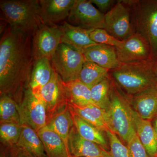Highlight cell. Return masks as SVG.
<instances>
[{"label":"cell","mask_w":157,"mask_h":157,"mask_svg":"<svg viewBox=\"0 0 157 157\" xmlns=\"http://www.w3.org/2000/svg\"><path fill=\"white\" fill-rule=\"evenodd\" d=\"M68 147L70 154L73 156L112 157L110 152L102 147L82 137L74 126L69 135Z\"/></svg>","instance_id":"15"},{"label":"cell","mask_w":157,"mask_h":157,"mask_svg":"<svg viewBox=\"0 0 157 157\" xmlns=\"http://www.w3.org/2000/svg\"><path fill=\"white\" fill-rule=\"evenodd\" d=\"M135 33L147 40L154 57L157 58V0L128 1Z\"/></svg>","instance_id":"4"},{"label":"cell","mask_w":157,"mask_h":157,"mask_svg":"<svg viewBox=\"0 0 157 157\" xmlns=\"http://www.w3.org/2000/svg\"><path fill=\"white\" fill-rule=\"evenodd\" d=\"M70 157H76L70 155Z\"/></svg>","instance_id":"38"},{"label":"cell","mask_w":157,"mask_h":157,"mask_svg":"<svg viewBox=\"0 0 157 157\" xmlns=\"http://www.w3.org/2000/svg\"><path fill=\"white\" fill-rule=\"evenodd\" d=\"M151 121L152 125L153 128L154 130L155 134L157 138V115Z\"/></svg>","instance_id":"36"},{"label":"cell","mask_w":157,"mask_h":157,"mask_svg":"<svg viewBox=\"0 0 157 157\" xmlns=\"http://www.w3.org/2000/svg\"><path fill=\"white\" fill-rule=\"evenodd\" d=\"M156 75L157 79V58L156 59Z\"/></svg>","instance_id":"37"},{"label":"cell","mask_w":157,"mask_h":157,"mask_svg":"<svg viewBox=\"0 0 157 157\" xmlns=\"http://www.w3.org/2000/svg\"><path fill=\"white\" fill-rule=\"evenodd\" d=\"M79 107L98 119V120L101 121L104 124L106 125L110 131L114 132L110 117L107 111L101 109L100 107L94 104Z\"/></svg>","instance_id":"33"},{"label":"cell","mask_w":157,"mask_h":157,"mask_svg":"<svg viewBox=\"0 0 157 157\" xmlns=\"http://www.w3.org/2000/svg\"><path fill=\"white\" fill-rule=\"evenodd\" d=\"M46 126L63 139L69 149L68 139L71 130L74 126V124L68 104L64 108L57 113L47 123Z\"/></svg>","instance_id":"22"},{"label":"cell","mask_w":157,"mask_h":157,"mask_svg":"<svg viewBox=\"0 0 157 157\" xmlns=\"http://www.w3.org/2000/svg\"><path fill=\"white\" fill-rule=\"evenodd\" d=\"M76 0H40V16L44 24L56 25L68 18Z\"/></svg>","instance_id":"13"},{"label":"cell","mask_w":157,"mask_h":157,"mask_svg":"<svg viewBox=\"0 0 157 157\" xmlns=\"http://www.w3.org/2000/svg\"><path fill=\"white\" fill-rule=\"evenodd\" d=\"M22 124L14 123H0V140L3 145L12 147L19 140Z\"/></svg>","instance_id":"28"},{"label":"cell","mask_w":157,"mask_h":157,"mask_svg":"<svg viewBox=\"0 0 157 157\" xmlns=\"http://www.w3.org/2000/svg\"><path fill=\"white\" fill-rule=\"evenodd\" d=\"M127 144L130 157H150L136 131L129 137Z\"/></svg>","instance_id":"32"},{"label":"cell","mask_w":157,"mask_h":157,"mask_svg":"<svg viewBox=\"0 0 157 157\" xmlns=\"http://www.w3.org/2000/svg\"><path fill=\"white\" fill-rule=\"evenodd\" d=\"M14 123L21 124L19 105L13 98L7 95L0 98V123Z\"/></svg>","instance_id":"26"},{"label":"cell","mask_w":157,"mask_h":157,"mask_svg":"<svg viewBox=\"0 0 157 157\" xmlns=\"http://www.w3.org/2000/svg\"><path fill=\"white\" fill-rule=\"evenodd\" d=\"M155 157H157V155H156V156Z\"/></svg>","instance_id":"39"},{"label":"cell","mask_w":157,"mask_h":157,"mask_svg":"<svg viewBox=\"0 0 157 157\" xmlns=\"http://www.w3.org/2000/svg\"><path fill=\"white\" fill-rule=\"evenodd\" d=\"M70 109L74 126L79 135L85 140L97 143L107 150L108 144L103 132L88 123Z\"/></svg>","instance_id":"24"},{"label":"cell","mask_w":157,"mask_h":157,"mask_svg":"<svg viewBox=\"0 0 157 157\" xmlns=\"http://www.w3.org/2000/svg\"><path fill=\"white\" fill-rule=\"evenodd\" d=\"M61 32V42L82 53L86 48L98 45L91 40L90 34L94 29H87L70 24L64 21L59 25Z\"/></svg>","instance_id":"14"},{"label":"cell","mask_w":157,"mask_h":157,"mask_svg":"<svg viewBox=\"0 0 157 157\" xmlns=\"http://www.w3.org/2000/svg\"><path fill=\"white\" fill-rule=\"evenodd\" d=\"M136 133L146 149L150 157H155L157 154V138L150 121L144 119L131 107L128 101L126 103Z\"/></svg>","instance_id":"16"},{"label":"cell","mask_w":157,"mask_h":157,"mask_svg":"<svg viewBox=\"0 0 157 157\" xmlns=\"http://www.w3.org/2000/svg\"><path fill=\"white\" fill-rule=\"evenodd\" d=\"M47 157H70V151L63 139L47 126L38 131Z\"/></svg>","instance_id":"19"},{"label":"cell","mask_w":157,"mask_h":157,"mask_svg":"<svg viewBox=\"0 0 157 157\" xmlns=\"http://www.w3.org/2000/svg\"><path fill=\"white\" fill-rule=\"evenodd\" d=\"M109 140L110 151L112 157H130L127 147L121 142L117 134L111 131L106 132Z\"/></svg>","instance_id":"30"},{"label":"cell","mask_w":157,"mask_h":157,"mask_svg":"<svg viewBox=\"0 0 157 157\" xmlns=\"http://www.w3.org/2000/svg\"><path fill=\"white\" fill-rule=\"evenodd\" d=\"M86 60L93 62L109 70L119 67L116 48L110 45L98 44L86 48L82 52Z\"/></svg>","instance_id":"18"},{"label":"cell","mask_w":157,"mask_h":157,"mask_svg":"<svg viewBox=\"0 0 157 157\" xmlns=\"http://www.w3.org/2000/svg\"><path fill=\"white\" fill-rule=\"evenodd\" d=\"M19 105L21 124L29 126L37 132L47 125L45 106L41 99L29 89Z\"/></svg>","instance_id":"12"},{"label":"cell","mask_w":157,"mask_h":157,"mask_svg":"<svg viewBox=\"0 0 157 157\" xmlns=\"http://www.w3.org/2000/svg\"><path fill=\"white\" fill-rule=\"evenodd\" d=\"M90 39L98 44L110 45L117 47L122 42L113 36L104 29H96L93 30L90 34Z\"/></svg>","instance_id":"29"},{"label":"cell","mask_w":157,"mask_h":157,"mask_svg":"<svg viewBox=\"0 0 157 157\" xmlns=\"http://www.w3.org/2000/svg\"><path fill=\"white\" fill-rule=\"evenodd\" d=\"M85 61L81 52L61 43L50 62L54 70L66 82L78 79Z\"/></svg>","instance_id":"5"},{"label":"cell","mask_w":157,"mask_h":157,"mask_svg":"<svg viewBox=\"0 0 157 157\" xmlns=\"http://www.w3.org/2000/svg\"><path fill=\"white\" fill-rule=\"evenodd\" d=\"M33 36L8 25L0 40V94L9 96L18 105L30 88Z\"/></svg>","instance_id":"1"},{"label":"cell","mask_w":157,"mask_h":157,"mask_svg":"<svg viewBox=\"0 0 157 157\" xmlns=\"http://www.w3.org/2000/svg\"><path fill=\"white\" fill-rule=\"evenodd\" d=\"M53 69L50 60L40 59L34 61L29 87L33 94L38 96L42 88L50 81Z\"/></svg>","instance_id":"20"},{"label":"cell","mask_w":157,"mask_h":157,"mask_svg":"<svg viewBox=\"0 0 157 157\" xmlns=\"http://www.w3.org/2000/svg\"><path fill=\"white\" fill-rule=\"evenodd\" d=\"M3 20L11 28L33 35L42 24L39 0H1Z\"/></svg>","instance_id":"3"},{"label":"cell","mask_w":157,"mask_h":157,"mask_svg":"<svg viewBox=\"0 0 157 157\" xmlns=\"http://www.w3.org/2000/svg\"><path fill=\"white\" fill-rule=\"evenodd\" d=\"M104 29L120 41L135 33L131 7L128 1H117L105 14Z\"/></svg>","instance_id":"7"},{"label":"cell","mask_w":157,"mask_h":157,"mask_svg":"<svg viewBox=\"0 0 157 157\" xmlns=\"http://www.w3.org/2000/svg\"><path fill=\"white\" fill-rule=\"evenodd\" d=\"M64 84L69 104L78 107L95 105L91 97L90 89L79 79L64 82Z\"/></svg>","instance_id":"23"},{"label":"cell","mask_w":157,"mask_h":157,"mask_svg":"<svg viewBox=\"0 0 157 157\" xmlns=\"http://www.w3.org/2000/svg\"><path fill=\"white\" fill-rule=\"evenodd\" d=\"M116 48L118 59L121 63L155 59L147 40L137 33L123 40L121 45Z\"/></svg>","instance_id":"11"},{"label":"cell","mask_w":157,"mask_h":157,"mask_svg":"<svg viewBox=\"0 0 157 157\" xmlns=\"http://www.w3.org/2000/svg\"><path fill=\"white\" fill-rule=\"evenodd\" d=\"M67 19L70 24L87 29L105 27V14L96 8L90 0H76Z\"/></svg>","instance_id":"10"},{"label":"cell","mask_w":157,"mask_h":157,"mask_svg":"<svg viewBox=\"0 0 157 157\" xmlns=\"http://www.w3.org/2000/svg\"><path fill=\"white\" fill-rule=\"evenodd\" d=\"M110 104L107 110L114 133L127 143L135 132V126L126 105L127 99L111 83Z\"/></svg>","instance_id":"6"},{"label":"cell","mask_w":157,"mask_h":157,"mask_svg":"<svg viewBox=\"0 0 157 157\" xmlns=\"http://www.w3.org/2000/svg\"><path fill=\"white\" fill-rule=\"evenodd\" d=\"M109 70L93 62L86 60L78 79L90 89L109 76Z\"/></svg>","instance_id":"25"},{"label":"cell","mask_w":157,"mask_h":157,"mask_svg":"<svg viewBox=\"0 0 157 157\" xmlns=\"http://www.w3.org/2000/svg\"><path fill=\"white\" fill-rule=\"evenodd\" d=\"M93 5H95L101 12L107 11L111 7L114 1L111 0H90Z\"/></svg>","instance_id":"34"},{"label":"cell","mask_w":157,"mask_h":157,"mask_svg":"<svg viewBox=\"0 0 157 157\" xmlns=\"http://www.w3.org/2000/svg\"><path fill=\"white\" fill-rule=\"evenodd\" d=\"M61 40L59 25L42 24L33 36L32 52L34 60L47 59L51 60Z\"/></svg>","instance_id":"8"},{"label":"cell","mask_w":157,"mask_h":157,"mask_svg":"<svg viewBox=\"0 0 157 157\" xmlns=\"http://www.w3.org/2000/svg\"><path fill=\"white\" fill-rule=\"evenodd\" d=\"M45 106L47 123L69 104L64 82L54 70L50 81L39 95Z\"/></svg>","instance_id":"9"},{"label":"cell","mask_w":157,"mask_h":157,"mask_svg":"<svg viewBox=\"0 0 157 157\" xmlns=\"http://www.w3.org/2000/svg\"><path fill=\"white\" fill-rule=\"evenodd\" d=\"M9 147L11 157H33L24 149L17 145Z\"/></svg>","instance_id":"35"},{"label":"cell","mask_w":157,"mask_h":157,"mask_svg":"<svg viewBox=\"0 0 157 157\" xmlns=\"http://www.w3.org/2000/svg\"><path fill=\"white\" fill-rule=\"evenodd\" d=\"M68 105L70 109L75 114L95 128L103 132H106L109 130L110 131L106 125L104 124L101 121L98 120V119L96 118L91 114L85 111L84 109H82L81 107L72 104H68Z\"/></svg>","instance_id":"31"},{"label":"cell","mask_w":157,"mask_h":157,"mask_svg":"<svg viewBox=\"0 0 157 157\" xmlns=\"http://www.w3.org/2000/svg\"><path fill=\"white\" fill-rule=\"evenodd\" d=\"M132 108L142 118L151 121L157 115V84L132 96Z\"/></svg>","instance_id":"17"},{"label":"cell","mask_w":157,"mask_h":157,"mask_svg":"<svg viewBox=\"0 0 157 157\" xmlns=\"http://www.w3.org/2000/svg\"><path fill=\"white\" fill-rule=\"evenodd\" d=\"M111 82L109 77L104 79L90 89L92 100L95 105L107 111L110 104Z\"/></svg>","instance_id":"27"},{"label":"cell","mask_w":157,"mask_h":157,"mask_svg":"<svg viewBox=\"0 0 157 157\" xmlns=\"http://www.w3.org/2000/svg\"><path fill=\"white\" fill-rule=\"evenodd\" d=\"M156 59L121 63L109 72L119 87L128 95H134L157 84Z\"/></svg>","instance_id":"2"},{"label":"cell","mask_w":157,"mask_h":157,"mask_svg":"<svg viewBox=\"0 0 157 157\" xmlns=\"http://www.w3.org/2000/svg\"><path fill=\"white\" fill-rule=\"evenodd\" d=\"M33 157H47L37 132L29 126L22 124L19 140L16 144Z\"/></svg>","instance_id":"21"}]
</instances>
